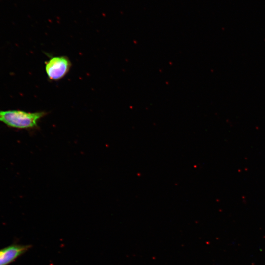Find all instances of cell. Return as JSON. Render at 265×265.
<instances>
[{
    "label": "cell",
    "mask_w": 265,
    "mask_h": 265,
    "mask_svg": "<svg viewBox=\"0 0 265 265\" xmlns=\"http://www.w3.org/2000/svg\"><path fill=\"white\" fill-rule=\"evenodd\" d=\"M46 111L28 112L22 110H0V121L7 126L19 129H32L38 127Z\"/></svg>",
    "instance_id": "1"
},
{
    "label": "cell",
    "mask_w": 265,
    "mask_h": 265,
    "mask_svg": "<svg viewBox=\"0 0 265 265\" xmlns=\"http://www.w3.org/2000/svg\"><path fill=\"white\" fill-rule=\"evenodd\" d=\"M45 72L50 81H58L69 72L72 63L66 56H52L45 62Z\"/></svg>",
    "instance_id": "2"
},
{
    "label": "cell",
    "mask_w": 265,
    "mask_h": 265,
    "mask_svg": "<svg viewBox=\"0 0 265 265\" xmlns=\"http://www.w3.org/2000/svg\"><path fill=\"white\" fill-rule=\"evenodd\" d=\"M30 245L13 244L0 249V265H8L27 251Z\"/></svg>",
    "instance_id": "3"
}]
</instances>
